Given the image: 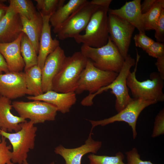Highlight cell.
Segmentation results:
<instances>
[{
	"label": "cell",
	"mask_w": 164,
	"mask_h": 164,
	"mask_svg": "<svg viewBox=\"0 0 164 164\" xmlns=\"http://www.w3.org/2000/svg\"><path fill=\"white\" fill-rule=\"evenodd\" d=\"M9 5L16 12L28 19H33L37 12L33 2L30 0H9Z\"/></svg>",
	"instance_id": "26"
},
{
	"label": "cell",
	"mask_w": 164,
	"mask_h": 164,
	"mask_svg": "<svg viewBox=\"0 0 164 164\" xmlns=\"http://www.w3.org/2000/svg\"><path fill=\"white\" fill-rule=\"evenodd\" d=\"M20 16L22 26V32L27 36L38 53L39 41L43 25L42 16L39 12L31 19Z\"/></svg>",
	"instance_id": "21"
},
{
	"label": "cell",
	"mask_w": 164,
	"mask_h": 164,
	"mask_svg": "<svg viewBox=\"0 0 164 164\" xmlns=\"http://www.w3.org/2000/svg\"><path fill=\"white\" fill-rule=\"evenodd\" d=\"M156 103L155 101L133 98L124 108L116 114L100 120H89L92 125L91 132H92L94 128L98 125L103 126L116 121H123L128 123L131 128L133 138L135 139L137 135L136 125L139 114L145 108Z\"/></svg>",
	"instance_id": "9"
},
{
	"label": "cell",
	"mask_w": 164,
	"mask_h": 164,
	"mask_svg": "<svg viewBox=\"0 0 164 164\" xmlns=\"http://www.w3.org/2000/svg\"><path fill=\"white\" fill-rule=\"evenodd\" d=\"M89 135L84 144L78 147L69 149L60 145L55 148V153L61 156L64 159L65 164H81L83 157L85 154L91 153L95 154L101 148L102 143L94 140Z\"/></svg>",
	"instance_id": "13"
},
{
	"label": "cell",
	"mask_w": 164,
	"mask_h": 164,
	"mask_svg": "<svg viewBox=\"0 0 164 164\" xmlns=\"http://www.w3.org/2000/svg\"><path fill=\"white\" fill-rule=\"evenodd\" d=\"M22 164H29L26 160L24 161Z\"/></svg>",
	"instance_id": "40"
},
{
	"label": "cell",
	"mask_w": 164,
	"mask_h": 164,
	"mask_svg": "<svg viewBox=\"0 0 164 164\" xmlns=\"http://www.w3.org/2000/svg\"><path fill=\"white\" fill-rule=\"evenodd\" d=\"M136 59L134 71L129 73L127 80V85L130 90L134 98H140L162 102L164 101L163 92L164 83L158 73L154 72L150 75V79L142 81L138 80L136 73L140 56L137 49Z\"/></svg>",
	"instance_id": "4"
},
{
	"label": "cell",
	"mask_w": 164,
	"mask_h": 164,
	"mask_svg": "<svg viewBox=\"0 0 164 164\" xmlns=\"http://www.w3.org/2000/svg\"><path fill=\"white\" fill-rule=\"evenodd\" d=\"M109 34L111 40L125 59L128 54L135 27L117 15L108 13Z\"/></svg>",
	"instance_id": "11"
},
{
	"label": "cell",
	"mask_w": 164,
	"mask_h": 164,
	"mask_svg": "<svg viewBox=\"0 0 164 164\" xmlns=\"http://www.w3.org/2000/svg\"><path fill=\"white\" fill-rule=\"evenodd\" d=\"M80 51L95 67L104 71L118 73L125 61V59L109 36L107 43L104 46L93 48L82 44Z\"/></svg>",
	"instance_id": "3"
},
{
	"label": "cell",
	"mask_w": 164,
	"mask_h": 164,
	"mask_svg": "<svg viewBox=\"0 0 164 164\" xmlns=\"http://www.w3.org/2000/svg\"><path fill=\"white\" fill-rule=\"evenodd\" d=\"M109 6H99L92 14L83 34L73 38L77 43L93 47L106 45L109 37L108 11Z\"/></svg>",
	"instance_id": "2"
},
{
	"label": "cell",
	"mask_w": 164,
	"mask_h": 164,
	"mask_svg": "<svg viewBox=\"0 0 164 164\" xmlns=\"http://www.w3.org/2000/svg\"><path fill=\"white\" fill-rule=\"evenodd\" d=\"M135 63V59L128 54L115 79L110 84L100 90L102 92L111 90V93L116 97L115 108L118 112L124 108L133 99L129 94L126 82L130 69Z\"/></svg>",
	"instance_id": "10"
},
{
	"label": "cell",
	"mask_w": 164,
	"mask_h": 164,
	"mask_svg": "<svg viewBox=\"0 0 164 164\" xmlns=\"http://www.w3.org/2000/svg\"><path fill=\"white\" fill-rule=\"evenodd\" d=\"M24 73L30 95L37 96L43 94L41 69L37 65H35L24 70Z\"/></svg>",
	"instance_id": "23"
},
{
	"label": "cell",
	"mask_w": 164,
	"mask_h": 164,
	"mask_svg": "<svg viewBox=\"0 0 164 164\" xmlns=\"http://www.w3.org/2000/svg\"><path fill=\"white\" fill-rule=\"evenodd\" d=\"M136 46L145 51L155 41L147 36L145 33L139 32L135 34L133 38Z\"/></svg>",
	"instance_id": "31"
},
{
	"label": "cell",
	"mask_w": 164,
	"mask_h": 164,
	"mask_svg": "<svg viewBox=\"0 0 164 164\" xmlns=\"http://www.w3.org/2000/svg\"><path fill=\"white\" fill-rule=\"evenodd\" d=\"M145 51L149 56L157 58L164 56V44L154 42Z\"/></svg>",
	"instance_id": "33"
},
{
	"label": "cell",
	"mask_w": 164,
	"mask_h": 164,
	"mask_svg": "<svg viewBox=\"0 0 164 164\" xmlns=\"http://www.w3.org/2000/svg\"><path fill=\"white\" fill-rule=\"evenodd\" d=\"M160 76L164 80V56L157 58L155 63Z\"/></svg>",
	"instance_id": "36"
},
{
	"label": "cell",
	"mask_w": 164,
	"mask_h": 164,
	"mask_svg": "<svg viewBox=\"0 0 164 164\" xmlns=\"http://www.w3.org/2000/svg\"><path fill=\"white\" fill-rule=\"evenodd\" d=\"M99 5L87 1L68 18L56 34L60 40L74 38L85 30L93 13Z\"/></svg>",
	"instance_id": "7"
},
{
	"label": "cell",
	"mask_w": 164,
	"mask_h": 164,
	"mask_svg": "<svg viewBox=\"0 0 164 164\" xmlns=\"http://www.w3.org/2000/svg\"><path fill=\"white\" fill-rule=\"evenodd\" d=\"M164 109H162L156 115L154 122L152 137L155 138L164 133Z\"/></svg>",
	"instance_id": "30"
},
{
	"label": "cell",
	"mask_w": 164,
	"mask_h": 164,
	"mask_svg": "<svg viewBox=\"0 0 164 164\" xmlns=\"http://www.w3.org/2000/svg\"><path fill=\"white\" fill-rule=\"evenodd\" d=\"M126 156L127 164H153L150 161L142 160L136 148H133L131 150L125 153Z\"/></svg>",
	"instance_id": "32"
},
{
	"label": "cell",
	"mask_w": 164,
	"mask_h": 164,
	"mask_svg": "<svg viewBox=\"0 0 164 164\" xmlns=\"http://www.w3.org/2000/svg\"><path fill=\"white\" fill-rule=\"evenodd\" d=\"M22 28L19 15L8 6L5 15L0 21V43L15 40L22 32Z\"/></svg>",
	"instance_id": "15"
},
{
	"label": "cell",
	"mask_w": 164,
	"mask_h": 164,
	"mask_svg": "<svg viewBox=\"0 0 164 164\" xmlns=\"http://www.w3.org/2000/svg\"><path fill=\"white\" fill-rule=\"evenodd\" d=\"M87 157L89 164H127L123 162L124 156L120 152L117 153L114 156L91 154Z\"/></svg>",
	"instance_id": "28"
},
{
	"label": "cell",
	"mask_w": 164,
	"mask_h": 164,
	"mask_svg": "<svg viewBox=\"0 0 164 164\" xmlns=\"http://www.w3.org/2000/svg\"><path fill=\"white\" fill-rule=\"evenodd\" d=\"M6 138L2 136L0 142V164H15L12 161V148L11 145H8Z\"/></svg>",
	"instance_id": "29"
},
{
	"label": "cell",
	"mask_w": 164,
	"mask_h": 164,
	"mask_svg": "<svg viewBox=\"0 0 164 164\" xmlns=\"http://www.w3.org/2000/svg\"><path fill=\"white\" fill-rule=\"evenodd\" d=\"M29 121L21 123V128L15 133H9L0 129L2 136L7 139L12 148V161L22 164L26 160L28 153L34 149L37 128Z\"/></svg>",
	"instance_id": "5"
},
{
	"label": "cell",
	"mask_w": 164,
	"mask_h": 164,
	"mask_svg": "<svg viewBox=\"0 0 164 164\" xmlns=\"http://www.w3.org/2000/svg\"><path fill=\"white\" fill-rule=\"evenodd\" d=\"M164 8V0H157L149 11L142 14V19L145 31L155 30L162 10Z\"/></svg>",
	"instance_id": "25"
},
{
	"label": "cell",
	"mask_w": 164,
	"mask_h": 164,
	"mask_svg": "<svg viewBox=\"0 0 164 164\" xmlns=\"http://www.w3.org/2000/svg\"><path fill=\"white\" fill-rule=\"evenodd\" d=\"M155 37L157 42L163 43L164 41V9L161 11L157 26L155 29Z\"/></svg>",
	"instance_id": "34"
},
{
	"label": "cell",
	"mask_w": 164,
	"mask_h": 164,
	"mask_svg": "<svg viewBox=\"0 0 164 164\" xmlns=\"http://www.w3.org/2000/svg\"><path fill=\"white\" fill-rule=\"evenodd\" d=\"M3 2L0 1V21L5 15L8 7L4 4Z\"/></svg>",
	"instance_id": "39"
},
{
	"label": "cell",
	"mask_w": 164,
	"mask_h": 164,
	"mask_svg": "<svg viewBox=\"0 0 164 164\" xmlns=\"http://www.w3.org/2000/svg\"><path fill=\"white\" fill-rule=\"evenodd\" d=\"M12 104L19 117L26 120L29 119L34 124L54 121L58 111L54 106L39 100L15 101Z\"/></svg>",
	"instance_id": "8"
},
{
	"label": "cell",
	"mask_w": 164,
	"mask_h": 164,
	"mask_svg": "<svg viewBox=\"0 0 164 164\" xmlns=\"http://www.w3.org/2000/svg\"><path fill=\"white\" fill-rule=\"evenodd\" d=\"M157 0H145L141 4V7L142 14L149 11L156 2Z\"/></svg>",
	"instance_id": "35"
},
{
	"label": "cell",
	"mask_w": 164,
	"mask_h": 164,
	"mask_svg": "<svg viewBox=\"0 0 164 164\" xmlns=\"http://www.w3.org/2000/svg\"><path fill=\"white\" fill-rule=\"evenodd\" d=\"M43 25L39 44L37 65L43 68L47 56L60 46L59 41L51 36V26L49 22L50 16H42Z\"/></svg>",
	"instance_id": "19"
},
{
	"label": "cell",
	"mask_w": 164,
	"mask_h": 164,
	"mask_svg": "<svg viewBox=\"0 0 164 164\" xmlns=\"http://www.w3.org/2000/svg\"><path fill=\"white\" fill-rule=\"evenodd\" d=\"M26 98L29 100H39L51 104L56 108L58 111L63 114L69 112L77 101L74 92L61 93L53 90L48 91L38 96H30Z\"/></svg>",
	"instance_id": "16"
},
{
	"label": "cell",
	"mask_w": 164,
	"mask_h": 164,
	"mask_svg": "<svg viewBox=\"0 0 164 164\" xmlns=\"http://www.w3.org/2000/svg\"><path fill=\"white\" fill-rule=\"evenodd\" d=\"M67 57L63 50L59 46L46 57L42 69L43 93L52 90L53 81L62 67Z\"/></svg>",
	"instance_id": "14"
},
{
	"label": "cell",
	"mask_w": 164,
	"mask_h": 164,
	"mask_svg": "<svg viewBox=\"0 0 164 164\" xmlns=\"http://www.w3.org/2000/svg\"><path fill=\"white\" fill-rule=\"evenodd\" d=\"M30 95L24 72H9L0 74V96L11 100Z\"/></svg>",
	"instance_id": "12"
},
{
	"label": "cell",
	"mask_w": 164,
	"mask_h": 164,
	"mask_svg": "<svg viewBox=\"0 0 164 164\" xmlns=\"http://www.w3.org/2000/svg\"><path fill=\"white\" fill-rule=\"evenodd\" d=\"M9 72L6 61L1 54L0 53V74L2 72L6 73Z\"/></svg>",
	"instance_id": "37"
},
{
	"label": "cell",
	"mask_w": 164,
	"mask_h": 164,
	"mask_svg": "<svg viewBox=\"0 0 164 164\" xmlns=\"http://www.w3.org/2000/svg\"><path fill=\"white\" fill-rule=\"evenodd\" d=\"M141 5V0L126 2L119 9H109L108 13L117 15L129 22L136 28L139 32L145 33Z\"/></svg>",
	"instance_id": "18"
},
{
	"label": "cell",
	"mask_w": 164,
	"mask_h": 164,
	"mask_svg": "<svg viewBox=\"0 0 164 164\" xmlns=\"http://www.w3.org/2000/svg\"><path fill=\"white\" fill-rule=\"evenodd\" d=\"M112 0H93L91 1L93 4L99 6H110Z\"/></svg>",
	"instance_id": "38"
},
{
	"label": "cell",
	"mask_w": 164,
	"mask_h": 164,
	"mask_svg": "<svg viewBox=\"0 0 164 164\" xmlns=\"http://www.w3.org/2000/svg\"><path fill=\"white\" fill-rule=\"evenodd\" d=\"M0 129H0V142H1V138H0V136L1 135V134H0Z\"/></svg>",
	"instance_id": "41"
},
{
	"label": "cell",
	"mask_w": 164,
	"mask_h": 164,
	"mask_svg": "<svg viewBox=\"0 0 164 164\" xmlns=\"http://www.w3.org/2000/svg\"><path fill=\"white\" fill-rule=\"evenodd\" d=\"M21 55L24 62V70L37 65L38 54L27 36L23 33L20 43Z\"/></svg>",
	"instance_id": "24"
},
{
	"label": "cell",
	"mask_w": 164,
	"mask_h": 164,
	"mask_svg": "<svg viewBox=\"0 0 164 164\" xmlns=\"http://www.w3.org/2000/svg\"><path fill=\"white\" fill-rule=\"evenodd\" d=\"M50 164H55V163L54 162H51Z\"/></svg>",
	"instance_id": "42"
},
{
	"label": "cell",
	"mask_w": 164,
	"mask_h": 164,
	"mask_svg": "<svg viewBox=\"0 0 164 164\" xmlns=\"http://www.w3.org/2000/svg\"><path fill=\"white\" fill-rule=\"evenodd\" d=\"M12 103L10 99L0 96V128L4 131L9 132L20 130L21 123L26 121L12 113Z\"/></svg>",
	"instance_id": "20"
},
{
	"label": "cell",
	"mask_w": 164,
	"mask_h": 164,
	"mask_svg": "<svg viewBox=\"0 0 164 164\" xmlns=\"http://www.w3.org/2000/svg\"><path fill=\"white\" fill-rule=\"evenodd\" d=\"M87 60L80 51L75 52L67 57L53 81L52 90L61 93L75 92Z\"/></svg>",
	"instance_id": "1"
},
{
	"label": "cell",
	"mask_w": 164,
	"mask_h": 164,
	"mask_svg": "<svg viewBox=\"0 0 164 164\" xmlns=\"http://www.w3.org/2000/svg\"><path fill=\"white\" fill-rule=\"evenodd\" d=\"M118 73L101 70L88 59L86 65L81 73L75 91L80 94L85 91L94 94L101 88L110 84Z\"/></svg>",
	"instance_id": "6"
},
{
	"label": "cell",
	"mask_w": 164,
	"mask_h": 164,
	"mask_svg": "<svg viewBox=\"0 0 164 164\" xmlns=\"http://www.w3.org/2000/svg\"><path fill=\"white\" fill-rule=\"evenodd\" d=\"M87 0H70L59 7L50 16L49 22L56 34L57 31L68 18L84 4Z\"/></svg>",
	"instance_id": "22"
},
{
	"label": "cell",
	"mask_w": 164,
	"mask_h": 164,
	"mask_svg": "<svg viewBox=\"0 0 164 164\" xmlns=\"http://www.w3.org/2000/svg\"><path fill=\"white\" fill-rule=\"evenodd\" d=\"M22 32L15 40L9 43H0V53L4 58L10 72H22L25 64L21 55L20 43Z\"/></svg>",
	"instance_id": "17"
},
{
	"label": "cell",
	"mask_w": 164,
	"mask_h": 164,
	"mask_svg": "<svg viewBox=\"0 0 164 164\" xmlns=\"http://www.w3.org/2000/svg\"><path fill=\"white\" fill-rule=\"evenodd\" d=\"M36 7L42 16H51L60 6L65 0H35Z\"/></svg>",
	"instance_id": "27"
}]
</instances>
